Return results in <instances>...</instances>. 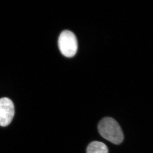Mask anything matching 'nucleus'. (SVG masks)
I'll list each match as a JSON object with an SVG mask.
<instances>
[{
	"instance_id": "obj_1",
	"label": "nucleus",
	"mask_w": 153,
	"mask_h": 153,
	"mask_svg": "<svg viewBox=\"0 0 153 153\" xmlns=\"http://www.w3.org/2000/svg\"><path fill=\"white\" fill-rule=\"evenodd\" d=\"M100 135L114 144H120L122 142L124 135L121 127L116 120L111 117H104L98 124Z\"/></svg>"
},
{
	"instance_id": "obj_2",
	"label": "nucleus",
	"mask_w": 153,
	"mask_h": 153,
	"mask_svg": "<svg viewBox=\"0 0 153 153\" xmlns=\"http://www.w3.org/2000/svg\"><path fill=\"white\" fill-rule=\"evenodd\" d=\"M58 46L64 56L67 58L74 56L78 49V42L75 35L71 31H63L58 39Z\"/></svg>"
},
{
	"instance_id": "obj_3",
	"label": "nucleus",
	"mask_w": 153,
	"mask_h": 153,
	"mask_svg": "<svg viewBox=\"0 0 153 153\" xmlns=\"http://www.w3.org/2000/svg\"><path fill=\"white\" fill-rule=\"evenodd\" d=\"M15 114V106L8 98L0 99V126H6L12 122Z\"/></svg>"
},
{
	"instance_id": "obj_4",
	"label": "nucleus",
	"mask_w": 153,
	"mask_h": 153,
	"mask_svg": "<svg viewBox=\"0 0 153 153\" xmlns=\"http://www.w3.org/2000/svg\"><path fill=\"white\" fill-rule=\"evenodd\" d=\"M87 153H108L107 147L101 142H92L88 145Z\"/></svg>"
}]
</instances>
